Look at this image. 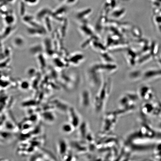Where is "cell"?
I'll return each instance as SVG.
<instances>
[{
    "instance_id": "cell-3",
    "label": "cell",
    "mask_w": 161,
    "mask_h": 161,
    "mask_svg": "<svg viewBox=\"0 0 161 161\" xmlns=\"http://www.w3.org/2000/svg\"><path fill=\"white\" fill-rule=\"evenodd\" d=\"M68 145L67 142L64 139L59 141L57 144V150L59 156L64 158L67 154L68 150Z\"/></svg>"
},
{
    "instance_id": "cell-4",
    "label": "cell",
    "mask_w": 161,
    "mask_h": 161,
    "mask_svg": "<svg viewBox=\"0 0 161 161\" xmlns=\"http://www.w3.org/2000/svg\"><path fill=\"white\" fill-rule=\"evenodd\" d=\"M75 129L74 126L69 122L62 124L60 127V130L63 134H69L74 132Z\"/></svg>"
},
{
    "instance_id": "cell-2",
    "label": "cell",
    "mask_w": 161,
    "mask_h": 161,
    "mask_svg": "<svg viewBox=\"0 0 161 161\" xmlns=\"http://www.w3.org/2000/svg\"><path fill=\"white\" fill-rule=\"evenodd\" d=\"M91 95L87 90L83 91L80 96V105L82 108L86 109L89 107L91 104Z\"/></svg>"
},
{
    "instance_id": "cell-5",
    "label": "cell",
    "mask_w": 161,
    "mask_h": 161,
    "mask_svg": "<svg viewBox=\"0 0 161 161\" xmlns=\"http://www.w3.org/2000/svg\"><path fill=\"white\" fill-rule=\"evenodd\" d=\"M43 120L47 123L51 124L56 120L55 114L52 112H46L42 114Z\"/></svg>"
},
{
    "instance_id": "cell-7",
    "label": "cell",
    "mask_w": 161,
    "mask_h": 161,
    "mask_svg": "<svg viewBox=\"0 0 161 161\" xmlns=\"http://www.w3.org/2000/svg\"><path fill=\"white\" fill-rule=\"evenodd\" d=\"M40 0H23V2L29 6H35L37 5Z\"/></svg>"
},
{
    "instance_id": "cell-6",
    "label": "cell",
    "mask_w": 161,
    "mask_h": 161,
    "mask_svg": "<svg viewBox=\"0 0 161 161\" xmlns=\"http://www.w3.org/2000/svg\"><path fill=\"white\" fill-rule=\"evenodd\" d=\"M14 45L17 46V47H21L25 45V41L23 38L21 37H16L15 38L14 41Z\"/></svg>"
},
{
    "instance_id": "cell-1",
    "label": "cell",
    "mask_w": 161,
    "mask_h": 161,
    "mask_svg": "<svg viewBox=\"0 0 161 161\" xmlns=\"http://www.w3.org/2000/svg\"><path fill=\"white\" fill-rule=\"evenodd\" d=\"M68 112L69 122L75 128L79 127L81 124V118L80 114L74 108H69Z\"/></svg>"
},
{
    "instance_id": "cell-8",
    "label": "cell",
    "mask_w": 161,
    "mask_h": 161,
    "mask_svg": "<svg viewBox=\"0 0 161 161\" xmlns=\"http://www.w3.org/2000/svg\"><path fill=\"white\" fill-rule=\"evenodd\" d=\"M15 19L13 15H8L5 18V21L6 22L8 25H11L12 23L13 24L14 21Z\"/></svg>"
}]
</instances>
